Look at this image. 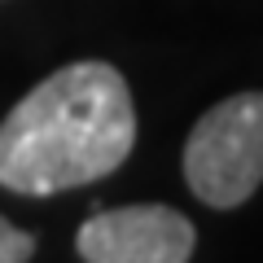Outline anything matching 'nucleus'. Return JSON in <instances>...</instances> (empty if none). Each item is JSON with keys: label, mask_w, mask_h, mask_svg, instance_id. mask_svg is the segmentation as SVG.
Masks as SVG:
<instances>
[{"label": "nucleus", "mask_w": 263, "mask_h": 263, "mask_svg": "<svg viewBox=\"0 0 263 263\" xmlns=\"http://www.w3.org/2000/svg\"><path fill=\"white\" fill-rule=\"evenodd\" d=\"M136 145L127 79L110 62H70L40 79L0 123V184L48 197L105 180Z\"/></svg>", "instance_id": "f257e3e1"}, {"label": "nucleus", "mask_w": 263, "mask_h": 263, "mask_svg": "<svg viewBox=\"0 0 263 263\" xmlns=\"http://www.w3.org/2000/svg\"><path fill=\"white\" fill-rule=\"evenodd\" d=\"M184 180L215 211L241 206L263 184V92H237L197 119L184 145Z\"/></svg>", "instance_id": "f03ea898"}, {"label": "nucleus", "mask_w": 263, "mask_h": 263, "mask_svg": "<svg viewBox=\"0 0 263 263\" xmlns=\"http://www.w3.org/2000/svg\"><path fill=\"white\" fill-rule=\"evenodd\" d=\"M193 246V224L158 202L97 211L75 237L84 263H189Z\"/></svg>", "instance_id": "7ed1b4c3"}, {"label": "nucleus", "mask_w": 263, "mask_h": 263, "mask_svg": "<svg viewBox=\"0 0 263 263\" xmlns=\"http://www.w3.org/2000/svg\"><path fill=\"white\" fill-rule=\"evenodd\" d=\"M31 254H35V237L13 228L9 219L0 215V263H27Z\"/></svg>", "instance_id": "20e7f679"}]
</instances>
